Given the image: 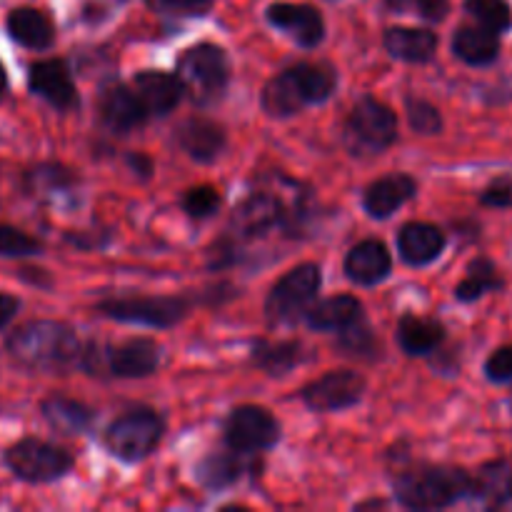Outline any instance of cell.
I'll return each mask as SVG.
<instances>
[{"label": "cell", "mask_w": 512, "mask_h": 512, "mask_svg": "<svg viewBox=\"0 0 512 512\" xmlns=\"http://www.w3.org/2000/svg\"><path fill=\"white\" fill-rule=\"evenodd\" d=\"M133 90L140 98L148 115H168L183 100V85L178 75L163 73V70H143L135 75Z\"/></svg>", "instance_id": "obj_17"}, {"label": "cell", "mask_w": 512, "mask_h": 512, "mask_svg": "<svg viewBox=\"0 0 512 512\" xmlns=\"http://www.w3.org/2000/svg\"><path fill=\"white\" fill-rule=\"evenodd\" d=\"M75 183V175L70 173L68 168L55 163H40L33 165V168L25 170L23 175V185L25 193L33 195V198H43V200H53L55 195L65 193L70 185Z\"/></svg>", "instance_id": "obj_31"}, {"label": "cell", "mask_w": 512, "mask_h": 512, "mask_svg": "<svg viewBox=\"0 0 512 512\" xmlns=\"http://www.w3.org/2000/svg\"><path fill=\"white\" fill-rule=\"evenodd\" d=\"M3 463L15 478L30 485L55 483L73 468V458L63 448L38 438H23L8 445L3 453Z\"/></svg>", "instance_id": "obj_9"}, {"label": "cell", "mask_w": 512, "mask_h": 512, "mask_svg": "<svg viewBox=\"0 0 512 512\" xmlns=\"http://www.w3.org/2000/svg\"><path fill=\"white\" fill-rule=\"evenodd\" d=\"M445 328L435 318L403 315L398 320V343L408 355H430L443 345Z\"/></svg>", "instance_id": "obj_26"}, {"label": "cell", "mask_w": 512, "mask_h": 512, "mask_svg": "<svg viewBox=\"0 0 512 512\" xmlns=\"http://www.w3.org/2000/svg\"><path fill=\"white\" fill-rule=\"evenodd\" d=\"M28 88L30 93L43 98L45 103L58 110L78 108V88H75L70 70L65 60H40L33 63L28 70Z\"/></svg>", "instance_id": "obj_14"}, {"label": "cell", "mask_w": 512, "mask_h": 512, "mask_svg": "<svg viewBox=\"0 0 512 512\" xmlns=\"http://www.w3.org/2000/svg\"><path fill=\"white\" fill-rule=\"evenodd\" d=\"M215 0H145L153 13L160 15H205L210 8H213Z\"/></svg>", "instance_id": "obj_39"}, {"label": "cell", "mask_w": 512, "mask_h": 512, "mask_svg": "<svg viewBox=\"0 0 512 512\" xmlns=\"http://www.w3.org/2000/svg\"><path fill=\"white\" fill-rule=\"evenodd\" d=\"M40 415H43V420L50 428L63 435H80L93 423V410L88 405L63 398V395H53V398L43 400L40 403Z\"/></svg>", "instance_id": "obj_27"}, {"label": "cell", "mask_w": 512, "mask_h": 512, "mask_svg": "<svg viewBox=\"0 0 512 512\" xmlns=\"http://www.w3.org/2000/svg\"><path fill=\"white\" fill-rule=\"evenodd\" d=\"M385 50L405 63H428L438 53V35L425 28H388Z\"/></svg>", "instance_id": "obj_23"}, {"label": "cell", "mask_w": 512, "mask_h": 512, "mask_svg": "<svg viewBox=\"0 0 512 512\" xmlns=\"http://www.w3.org/2000/svg\"><path fill=\"white\" fill-rule=\"evenodd\" d=\"M465 13L478 20V25L493 33H508L512 28V10L508 0H465Z\"/></svg>", "instance_id": "obj_34"}, {"label": "cell", "mask_w": 512, "mask_h": 512, "mask_svg": "<svg viewBox=\"0 0 512 512\" xmlns=\"http://www.w3.org/2000/svg\"><path fill=\"white\" fill-rule=\"evenodd\" d=\"M480 203L488 205V208H512V180L503 178L488 185L480 195Z\"/></svg>", "instance_id": "obj_41"}, {"label": "cell", "mask_w": 512, "mask_h": 512, "mask_svg": "<svg viewBox=\"0 0 512 512\" xmlns=\"http://www.w3.org/2000/svg\"><path fill=\"white\" fill-rule=\"evenodd\" d=\"M20 310V300L10 293H0V333L13 323V318Z\"/></svg>", "instance_id": "obj_42"}, {"label": "cell", "mask_w": 512, "mask_h": 512, "mask_svg": "<svg viewBox=\"0 0 512 512\" xmlns=\"http://www.w3.org/2000/svg\"><path fill=\"white\" fill-rule=\"evenodd\" d=\"M5 93H8V73H5L3 63H0V100L5 98Z\"/></svg>", "instance_id": "obj_44"}, {"label": "cell", "mask_w": 512, "mask_h": 512, "mask_svg": "<svg viewBox=\"0 0 512 512\" xmlns=\"http://www.w3.org/2000/svg\"><path fill=\"white\" fill-rule=\"evenodd\" d=\"M410 128L420 135H438L443 130V115L433 103L423 98H408Z\"/></svg>", "instance_id": "obj_38"}, {"label": "cell", "mask_w": 512, "mask_h": 512, "mask_svg": "<svg viewBox=\"0 0 512 512\" xmlns=\"http://www.w3.org/2000/svg\"><path fill=\"white\" fill-rule=\"evenodd\" d=\"M390 270H393V258H390V250L380 240H363L345 255V275L355 285L370 288V285L383 283Z\"/></svg>", "instance_id": "obj_18"}, {"label": "cell", "mask_w": 512, "mask_h": 512, "mask_svg": "<svg viewBox=\"0 0 512 512\" xmlns=\"http://www.w3.org/2000/svg\"><path fill=\"white\" fill-rule=\"evenodd\" d=\"M220 205H223V195L213 185H198L183 195V210L195 220L210 218V215L218 213Z\"/></svg>", "instance_id": "obj_36"}, {"label": "cell", "mask_w": 512, "mask_h": 512, "mask_svg": "<svg viewBox=\"0 0 512 512\" xmlns=\"http://www.w3.org/2000/svg\"><path fill=\"white\" fill-rule=\"evenodd\" d=\"M500 288H503V278L498 275V268L488 258H475L468 265V275L455 288V298L460 303H475L485 293H493V290Z\"/></svg>", "instance_id": "obj_32"}, {"label": "cell", "mask_w": 512, "mask_h": 512, "mask_svg": "<svg viewBox=\"0 0 512 512\" xmlns=\"http://www.w3.org/2000/svg\"><path fill=\"white\" fill-rule=\"evenodd\" d=\"M175 75L183 85V93H188L193 103L213 105L228 88L230 60L220 45L200 43L180 55Z\"/></svg>", "instance_id": "obj_5"}, {"label": "cell", "mask_w": 512, "mask_h": 512, "mask_svg": "<svg viewBox=\"0 0 512 512\" xmlns=\"http://www.w3.org/2000/svg\"><path fill=\"white\" fill-rule=\"evenodd\" d=\"M178 145L198 163H210L223 153L225 130L208 118H190L178 128Z\"/></svg>", "instance_id": "obj_21"}, {"label": "cell", "mask_w": 512, "mask_h": 512, "mask_svg": "<svg viewBox=\"0 0 512 512\" xmlns=\"http://www.w3.org/2000/svg\"><path fill=\"white\" fill-rule=\"evenodd\" d=\"M305 323L320 333H330V330H343L358 318H363V305L355 295H333L320 303H313L308 313L303 315Z\"/></svg>", "instance_id": "obj_24"}, {"label": "cell", "mask_w": 512, "mask_h": 512, "mask_svg": "<svg viewBox=\"0 0 512 512\" xmlns=\"http://www.w3.org/2000/svg\"><path fill=\"white\" fill-rule=\"evenodd\" d=\"M385 5L393 13L418 15V18L428 20V23H440L450 13L448 0H385Z\"/></svg>", "instance_id": "obj_37"}, {"label": "cell", "mask_w": 512, "mask_h": 512, "mask_svg": "<svg viewBox=\"0 0 512 512\" xmlns=\"http://www.w3.org/2000/svg\"><path fill=\"white\" fill-rule=\"evenodd\" d=\"M165 423L155 410L135 408L120 415L105 430V448L123 463H140L160 445Z\"/></svg>", "instance_id": "obj_6"}, {"label": "cell", "mask_w": 512, "mask_h": 512, "mask_svg": "<svg viewBox=\"0 0 512 512\" xmlns=\"http://www.w3.org/2000/svg\"><path fill=\"white\" fill-rule=\"evenodd\" d=\"M365 395V378L355 370H333L305 385L303 403L313 413H338L353 408Z\"/></svg>", "instance_id": "obj_13"}, {"label": "cell", "mask_w": 512, "mask_h": 512, "mask_svg": "<svg viewBox=\"0 0 512 512\" xmlns=\"http://www.w3.org/2000/svg\"><path fill=\"white\" fill-rule=\"evenodd\" d=\"M43 253V243L15 225L0 223V258H33Z\"/></svg>", "instance_id": "obj_35"}, {"label": "cell", "mask_w": 512, "mask_h": 512, "mask_svg": "<svg viewBox=\"0 0 512 512\" xmlns=\"http://www.w3.org/2000/svg\"><path fill=\"white\" fill-rule=\"evenodd\" d=\"M415 190H418V183H415L410 175H385V178H378L375 183H370L368 188H365L363 205L365 210H368L370 218H390L395 210L403 208V205L413 198Z\"/></svg>", "instance_id": "obj_19"}, {"label": "cell", "mask_w": 512, "mask_h": 512, "mask_svg": "<svg viewBox=\"0 0 512 512\" xmlns=\"http://www.w3.org/2000/svg\"><path fill=\"white\" fill-rule=\"evenodd\" d=\"M298 185H293V193L283 195V190H258L248 195L238 205L233 215V230L240 238H263L273 230H293L305 218V193H295Z\"/></svg>", "instance_id": "obj_4"}, {"label": "cell", "mask_w": 512, "mask_h": 512, "mask_svg": "<svg viewBox=\"0 0 512 512\" xmlns=\"http://www.w3.org/2000/svg\"><path fill=\"white\" fill-rule=\"evenodd\" d=\"M5 353L20 368L35 373H65L80 363V340L70 325L60 320H30L5 340Z\"/></svg>", "instance_id": "obj_1"}, {"label": "cell", "mask_w": 512, "mask_h": 512, "mask_svg": "<svg viewBox=\"0 0 512 512\" xmlns=\"http://www.w3.org/2000/svg\"><path fill=\"white\" fill-rule=\"evenodd\" d=\"M445 250V233L433 223H408L398 233V253L408 265H428Z\"/></svg>", "instance_id": "obj_20"}, {"label": "cell", "mask_w": 512, "mask_h": 512, "mask_svg": "<svg viewBox=\"0 0 512 512\" xmlns=\"http://www.w3.org/2000/svg\"><path fill=\"white\" fill-rule=\"evenodd\" d=\"M280 440V423L260 405H240L225 420V443L240 455L263 453Z\"/></svg>", "instance_id": "obj_12"}, {"label": "cell", "mask_w": 512, "mask_h": 512, "mask_svg": "<svg viewBox=\"0 0 512 512\" xmlns=\"http://www.w3.org/2000/svg\"><path fill=\"white\" fill-rule=\"evenodd\" d=\"M485 375L493 383H510L512 380V345L498 348L485 363Z\"/></svg>", "instance_id": "obj_40"}, {"label": "cell", "mask_w": 512, "mask_h": 512, "mask_svg": "<svg viewBox=\"0 0 512 512\" xmlns=\"http://www.w3.org/2000/svg\"><path fill=\"white\" fill-rule=\"evenodd\" d=\"M470 495L483 500L488 508L503 510L512 495V468L505 460H495L480 468V473L473 478Z\"/></svg>", "instance_id": "obj_28"}, {"label": "cell", "mask_w": 512, "mask_h": 512, "mask_svg": "<svg viewBox=\"0 0 512 512\" xmlns=\"http://www.w3.org/2000/svg\"><path fill=\"white\" fill-rule=\"evenodd\" d=\"M98 113L105 128L113 130V133L118 135H125L130 133V130L140 128V125L145 123V118H148V110L143 108V103H140V98L135 95V90L120 83L108 85V88L100 93Z\"/></svg>", "instance_id": "obj_16"}, {"label": "cell", "mask_w": 512, "mask_h": 512, "mask_svg": "<svg viewBox=\"0 0 512 512\" xmlns=\"http://www.w3.org/2000/svg\"><path fill=\"white\" fill-rule=\"evenodd\" d=\"M398 140V118L380 100L360 98L345 120V143L355 155L383 153Z\"/></svg>", "instance_id": "obj_8"}, {"label": "cell", "mask_w": 512, "mask_h": 512, "mask_svg": "<svg viewBox=\"0 0 512 512\" xmlns=\"http://www.w3.org/2000/svg\"><path fill=\"white\" fill-rule=\"evenodd\" d=\"M10 40L30 50H45L53 45L55 28L48 15L38 8H13L5 18Z\"/></svg>", "instance_id": "obj_22"}, {"label": "cell", "mask_w": 512, "mask_h": 512, "mask_svg": "<svg viewBox=\"0 0 512 512\" xmlns=\"http://www.w3.org/2000/svg\"><path fill=\"white\" fill-rule=\"evenodd\" d=\"M268 23L283 30L303 48H315L325 38V20L318 8L303 3H273L268 8Z\"/></svg>", "instance_id": "obj_15"}, {"label": "cell", "mask_w": 512, "mask_h": 512, "mask_svg": "<svg viewBox=\"0 0 512 512\" xmlns=\"http://www.w3.org/2000/svg\"><path fill=\"white\" fill-rule=\"evenodd\" d=\"M80 365L93 375L95 370H108L113 378H148L160 365V345L148 338H135L110 348L88 345L80 355Z\"/></svg>", "instance_id": "obj_10"}, {"label": "cell", "mask_w": 512, "mask_h": 512, "mask_svg": "<svg viewBox=\"0 0 512 512\" xmlns=\"http://www.w3.org/2000/svg\"><path fill=\"white\" fill-rule=\"evenodd\" d=\"M323 285V273L320 265L303 263L295 265L293 270L283 275L278 283L270 288L268 300H265V315L270 323L285 325L303 318L310 305L315 303Z\"/></svg>", "instance_id": "obj_7"}, {"label": "cell", "mask_w": 512, "mask_h": 512, "mask_svg": "<svg viewBox=\"0 0 512 512\" xmlns=\"http://www.w3.org/2000/svg\"><path fill=\"white\" fill-rule=\"evenodd\" d=\"M255 368L268 375H285L298 368L305 360L303 345L300 343H270V340H258L250 353Z\"/></svg>", "instance_id": "obj_29"}, {"label": "cell", "mask_w": 512, "mask_h": 512, "mask_svg": "<svg viewBox=\"0 0 512 512\" xmlns=\"http://www.w3.org/2000/svg\"><path fill=\"white\" fill-rule=\"evenodd\" d=\"M103 318L118 320L130 325H148V328H173L188 315L190 305L185 298H148V295H135V298H108L95 305Z\"/></svg>", "instance_id": "obj_11"}, {"label": "cell", "mask_w": 512, "mask_h": 512, "mask_svg": "<svg viewBox=\"0 0 512 512\" xmlns=\"http://www.w3.org/2000/svg\"><path fill=\"white\" fill-rule=\"evenodd\" d=\"M338 348L343 350V355H350V358H375L378 355V338H375L373 328L368 325V320L358 318L355 323H350L348 328L340 330Z\"/></svg>", "instance_id": "obj_33"}, {"label": "cell", "mask_w": 512, "mask_h": 512, "mask_svg": "<svg viewBox=\"0 0 512 512\" xmlns=\"http://www.w3.org/2000/svg\"><path fill=\"white\" fill-rule=\"evenodd\" d=\"M453 53L468 65H490L500 55V35L483 25H460L455 30Z\"/></svg>", "instance_id": "obj_25"}, {"label": "cell", "mask_w": 512, "mask_h": 512, "mask_svg": "<svg viewBox=\"0 0 512 512\" xmlns=\"http://www.w3.org/2000/svg\"><path fill=\"white\" fill-rule=\"evenodd\" d=\"M243 470L245 465L240 460V453L230 450V453H213L200 460L198 468H195V478L208 490H225L238 483Z\"/></svg>", "instance_id": "obj_30"}, {"label": "cell", "mask_w": 512, "mask_h": 512, "mask_svg": "<svg viewBox=\"0 0 512 512\" xmlns=\"http://www.w3.org/2000/svg\"><path fill=\"white\" fill-rule=\"evenodd\" d=\"M335 78L328 65L298 63L268 80L263 88V110L273 118H290L308 105L325 103L333 95Z\"/></svg>", "instance_id": "obj_3"}, {"label": "cell", "mask_w": 512, "mask_h": 512, "mask_svg": "<svg viewBox=\"0 0 512 512\" xmlns=\"http://www.w3.org/2000/svg\"><path fill=\"white\" fill-rule=\"evenodd\" d=\"M128 160H130V165H133V168H135V173L150 175V170H153V163H150V160L145 158V155H140V153L130 155Z\"/></svg>", "instance_id": "obj_43"}, {"label": "cell", "mask_w": 512, "mask_h": 512, "mask_svg": "<svg viewBox=\"0 0 512 512\" xmlns=\"http://www.w3.org/2000/svg\"><path fill=\"white\" fill-rule=\"evenodd\" d=\"M473 478L448 465H415L400 470L393 480L395 498L408 510H443L468 498Z\"/></svg>", "instance_id": "obj_2"}]
</instances>
